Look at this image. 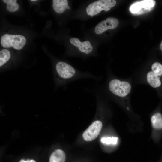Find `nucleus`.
<instances>
[{"instance_id": "f257e3e1", "label": "nucleus", "mask_w": 162, "mask_h": 162, "mask_svg": "<svg viewBox=\"0 0 162 162\" xmlns=\"http://www.w3.org/2000/svg\"><path fill=\"white\" fill-rule=\"evenodd\" d=\"M110 76L105 86L106 92L111 98L122 102L128 101L132 89L131 83L129 81Z\"/></svg>"}, {"instance_id": "f03ea898", "label": "nucleus", "mask_w": 162, "mask_h": 162, "mask_svg": "<svg viewBox=\"0 0 162 162\" xmlns=\"http://www.w3.org/2000/svg\"><path fill=\"white\" fill-rule=\"evenodd\" d=\"M56 79L58 83L64 84L78 80L84 78L100 79L88 72H82L76 70L71 65L63 62H58L56 66Z\"/></svg>"}, {"instance_id": "7ed1b4c3", "label": "nucleus", "mask_w": 162, "mask_h": 162, "mask_svg": "<svg viewBox=\"0 0 162 162\" xmlns=\"http://www.w3.org/2000/svg\"><path fill=\"white\" fill-rule=\"evenodd\" d=\"M26 43V38L20 34H5L1 38V45L5 48L12 47L15 50H20L24 47Z\"/></svg>"}, {"instance_id": "20e7f679", "label": "nucleus", "mask_w": 162, "mask_h": 162, "mask_svg": "<svg viewBox=\"0 0 162 162\" xmlns=\"http://www.w3.org/2000/svg\"><path fill=\"white\" fill-rule=\"evenodd\" d=\"M116 4L115 0H99L89 4L87 7V14L92 17L99 13L102 10L107 11L114 6Z\"/></svg>"}, {"instance_id": "39448f33", "label": "nucleus", "mask_w": 162, "mask_h": 162, "mask_svg": "<svg viewBox=\"0 0 162 162\" xmlns=\"http://www.w3.org/2000/svg\"><path fill=\"white\" fill-rule=\"evenodd\" d=\"M156 2L154 0H145L137 2L130 6L129 10L132 14L139 15L151 11L154 7Z\"/></svg>"}, {"instance_id": "423d86ee", "label": "nucleus", "mask_w": 162, "mask_h": 162, "mask_svg": "<svg viewBox=\"0 0 162 162\" xmlns=\"http://www.w3.org/2000/svg\"><path fill=\"white\" fill-rule=\"evenodd\" d=\"M102 127V123L99 120L94 121L84 132L83 139L86 141H90L95 139L99 134Z\"/></svg>"}, {"instance_id": "0eeeda50", "label": "nucleus", "mask_w": 162, "mask_h": 162, "mask_svg": "<svg viewBox=\"0 0 162 162\" xmlns=\"http://www.w3.org/2000/svg\"><path fill=\"white\" fill-rule=\"evenodd\" d=\"M118 24L119 21L117 19L109 17L106 20L101 22L96 26L95 32L96 34H100L108 29L116 28Z\"/></svg>"}, {"instance_id": "6e6552de", "label": "nucleus", "mask_w": 162, "mask_h": 162, "mask_svg": "<svg viewBox=\"0 0 162 162\" xmlns=\"http://www.w3.org/2000/svg\"><path fill=\"white\" fill-rule=\"evenodd\" d=\"M70 41L71 44L78 48L80 52L86 54H89L93 50L92 46L88 40L82 42L78 38H72Z\"/></svg>"}, {"instance_id": "1a4fd4ad", "label": "nucleus", "mask_w": 162, "mask_h": 162, "mask_svg": "<svg viewBox=\"0 0 162 162\" xmlns=\"http://www.w3.org/2000/svg\"><path fill=\"white\" fill-rule=\"evenodd\" d=\"M146 79L147 83L153 88L158 89L162 86V78L151 70L146 73Z\"/></svg>"}, {"instance_id": "9d476101", "label": "nucleus", "mask_w": 162, "mask_h": 162, "mask_svg": "<svg viewBox=\"0 0 162 162\" xmlns=\"http://www.w3.org/2000/svg\"><path fill=\"white\" fill-rule=\"evenodd\" d=\"M52 7L54 11L58 14L63 13L66 9H70L67 0H53Z\"/></svg>"}, {"instance_id": "9b49d317", "label": "nucleus", "mask_w": 162, "mask_h": 162, "mask_svg": "<svg viewBox=\"0 0 162 162\" xmlns=\"http://www.w3.org/2000/svg\"><path fill=\"white\" fill-rule=\"evenodd\" d=\"M66 155L64 152L60 149L54 151L51 154L49 162H65Z\"/></svg>"}, {"instance_id": "f8f14e48", "label": "nucleus", "mask_w": 162, "mask_h": 162, "mask_svg": "<svg viewBox=\"0 0 162 162\" xmlns=\"http://www.w3.org/2000/svg\"><path fill=\"white\" fill-rule=\"evenodd\" d=\"M151 121L154 128L162 129V115L160 112H156L152 115L151 117Z\"/></svg>"}, {"instance_id": "ddd939ff", "label": "nucleus", "mask_w": 162, "mask_h": 162, "mask_svg": "<svg viewBox=\"0 0 162 162\" xmlns=\"http://www.w3.org/2000/svg\"><path fill=\"white\" fill-rule=\"evenodd\" d=\"M11 54L10 51L6 49H3L0 51V67H1L10 59Z\"/></svg>"}, {"instance_id": "4468645a", "label": "nucleus", "mask_w": 162, "mask_h": 162, "mask_svg": "<svg viewBox=\"0 0 162 162\" xmlns=\"http://www.w3.org/2000/svg\"><path fill=\"white\" fill-rule=\"evenodd\" d=\"M16 0H3L2 1L7 4L6 9L9 12H13L17 10L19 6L17 3Z\"/></svg>"}, {"instance_id": "2eb2a0df", "label": "nucleus", "mask_w": 162, "mask_h": 162, "mask_svg": "<svg viewBox=\"0 0 162 162\" xmlns=\"http://www.w3.org/2000/svg\"><path fill=\"white\" fill-rule=\"evenodd\" d=\"M155 74L162 78V64L158 62L153 63L151 67V70Z\"/></svg>"}, {"instance_id": "dca6fc26", "label": "nucleus", "mask_w": 162, "mask_h": 162, "mask_svg": "<svg viewBox=\"0 0 162 162\" xmlns=\"http://www.w3.org/2000/svg\"><path fill=\"white\" fill-rule=\"evenodd\" d=\"M118 138L117 137H103L101 139V142L106 144H116L117 142Z\"/></svg>"}, {"instance_id": "f3484780", "label": "nucleus", "mask_w": 162, "mask_h": 162, "mask_svg": "<svg viewBox=\"0 0 162 162\" xmlns=\"http://www.w3.org/2000/svg\"><path fill=\"white\" fill-rule=\"evenodd\" d=\"M19 162H36V161L32 159H28L27 160H24L22 159L20 160Z\"/></svg>"}, {"instance_id": "a211bd4d", "label": "nucleus", "mask_w": 162, "mask_h": 162, "mask_svg": "<svg viewBox=\"0 0 162 162\" xmlns=\"http://www.w3.org/2000/svg\"><path fill=\"white\" fill-rule=\"evenodd\" d=\"M160 50H161V51H162V40L160 45Z\"/></svg>"}, {"instance_id": "6ab92c4d", "label": "nucleus", "mask_w": 162, "mask_h": 162, "mask_svg": "<svg viewBox=\"0 0 162 162\" xmlns=\"http://www.w3.org/2000/svg\"><path fill=\"white\" fill-rule=\"evenodd\" d=\"M31 1L32 2H35V1H37V0H31Z\"/></svg>"}]
</instances>
